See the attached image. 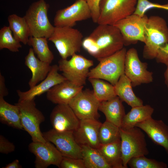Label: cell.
<instances>
[{
  "label": "cell",
  "instance_id": "obj_1",
  "mask_svg": "<svg viewBox=\"0 0 168 168\" xmlns=\"http://www.w3.org/2000/svg\"><path fill=\"white\" fill-rule=\"evenodd\" d=\"M89 36L97 49L98 61L113 54L124 48L122 36L118 29L114 25H99Z\"/></svg>",
  "mask_w": 168,
  "mask_h": 168
},
{
  "label": "cell",
  "instance_id": "obj_2",
  "mask_svg": "<svg viewBox=\"0 0 168 168\" xmlns=\"http://www.w3.org/2000/svg\"><path fill=\"white\" fill-rule=\"evenodd\" d=\"M143 56L147 59L155 58L159 48L168 43V27L161 17L153 16L148 18L145 30Z\"/></svg>",
  "mask_w": 168,
  "mask_h": 168
},
{
  "label": "cell",
  "instance_id": "obj_3",
  "mask_svg": "<svg viewBox=\"0 0 168 168\" xmlns=\"http://www.w3.org/2000/svg\"><path fill=\"white\" fill-rule=\"evenodd\" d=\"M127 51L124 47L113 54L100 59L98 64L90 70L88 78L103 79L114 86L124 73Z\"/></svg>",
  "mask_w": 168,
  "mask_h": 168
},
{
  "label": "cell",
  "instance_id": "obj_4",
  "mask_svg": "<svg viewBox=\"0 0 168 168\" xmlns=\"http://www.w3.org/2000/svg\"><path fill=\"white\" fill-rule=\"evenodd\" d=\"M49 6L45 0H39L32 3L26 11L24 17L29 27L30 36L48 39L51 35L55 26L48 18Z\"/></svg>",
  "mask_w": 168,
  "mask_h": 168
},
{
  "label": "cell",
  "instance_id": "obj_5",
  "mask_svg": "<svg viewBox=\"0 0 168 168\" xmlns=\"http://www.w3.org/2000/svg\"><path fill=\"white\" fill-rule=\"evenodd\" d=\"M54 44L63 59L80 52L83 35L78 30L70 27H55L48 39Z\"/></svg>",
  "mask_w": 168,
  "mask_h": 168
},
{
  "label": "cell",
  "instance_id": "obj_6",
  "mask_svg": "<svg viewBox=\"0 0 168 168\" xmlns=\"http://www.w3.org/2000/svg\"><path fill=\"white\" fill-rule=\"evenodd\" d=\"M121 148L123 165L128 168L132 158L149 154L145 135L142 130L135 126L128 129L120 128Z\"/></svg>",
  "mask_w": 168,
  "mask_h": 168
},
{
  "label": "cell",
  "instance_id": "obj_7",
  "mask_svg": "<svg viewBox=\"0 0 168 168\" xmlns=\"http://www.w3.org/2000/svg\"><path fill=\"white\" fill-rule=\"evenodd\" d=\"M137 0H100L98 25H114L133 14Z\"/></svg>",
  "mask_w": 168,
  "mask_h": 168
},
{
  "label": "cell",
  "instance_id": "obj_8",
  "mask_svg": "<svg viewBox=\"0 0 168 168\" xmlns=\"http://www.w3.org/2000/svg\"><path fill=\"white\" fill-rule=\"evenodd\" d=\"M35 99L18 100L21 124L23 129L31 137L32 142H45L47 141L40 131V125L45 120L42 112L36 106Z\"/></svg>",
  "mask_w": 168,
  "mask_h": 168
},
{
  "label": "cell",
  "instance_id": "obj_9",
  "mask_svg": "<svg viewBox=\"0 0 168 168\" xmlns=\"http://www.w3.org/2000/svg\"><path fill=\"white\" fill-rule=\"evenodd\" d=\"M94 65L93 60L76 54L70 59L61 58L58 61L59 71L67 80L80 86H84L88 78L89 69Z\"/></svg>",
  "mask_w": 168,
  "mask_h": 168
},
{
  "label": "cell",
  "instance_id": "obj_10",
  "mask_svg": "<svg viewBox=\"0 0 168 168\" xmlns=\"http://www.w3.org/2000/svg\"><path fill=\"white\" fill-rule=\"evenodd\" d=\"M147 68V63L140 60L135 49L131 48L127 51L124 73L130 80L133 87L153 81V73Z\"/></svg>",
  "mask_w": 168,
  "mask_h": 168
},
{
  "label": "cell",
  "instance_id": "obj_11",
  "mask_svg": "<svg viewBox=\"0 0 168 168\" xmlns=\"http://www.w3.org/2000/svg\"><path fill=\"white\" fill-rule=\"evenodd\" d=\"M148 17L133 14L116 23L115 26L120 31L124 45L135 44L138 41L144 43L145 26Z\"/></svg>",
  "mask_w": 168,
  "mask_h": 168
},
{
  "label": "cell",
  "instance_id": "obj_12",
  "mask_svg": "<svg viewBox=\"0 0 168 168\" xmlns=\"http://www.w3.org/2000/svg\"><path fill=\"white\" fill-rule=\"evenodd\" d=\"M73 132L53 128L42 133L45 140L53 144L63 156L82 159V147L76 142Z\"/></svg>",
  "mask_w": 168,
  "mask_h": 168
},
{
  "label": "cell",
  "instance_id": "obj_13",
  "mask_svg": "<svg viewBox=\"0 0 168 168\" xmlns=\"http://www.w3.org/2000/svg\"><path fill=\"white\" fill-rule=\"evenodd\" d=\"M91 18L86 1L77 0L71 5L57 11L54 19L55 27H73L77 22Z\"/></svg>",
  "mask_w": 168,
  "mask_h": 168
},
{
  "label": "cell",
  "instance_id": "obj_14",
  "mask_svg": "<svg viewBox=\"0 0 168 168\" xmlns=\"http://www.w3.org/2000/svg\"><path fill=\"white\" fill-rule=\"evenodd\" d=\"M100 102L93 90L86 89L80 91L68 105L80 120L97 119Z\"/></svg>",
  "mask_w": 168,
  "mask_h": 168
},
{
  "label": "cell",
  "instance_id": "obj_15",
  "mask_svg": "<svg viewBox=\"0 0 168 168\" xmlns=\"http://www.w3.org/2000/svg\"><path fill=\"white\" fill-rule=\"evenodd\" d=\"M53 144L47 141L45 142H32L29 145V150L35 156L36 168H46L50 165L59 168L63 156Z\"/></svg>",
  "mask_w": 168,
  "mask_h": 168
},
{
  "label": "cell",
  "instance_id": "obj_16",
  "mask_svg": "<svg viewBox=\"0 0 168 168\" xmlns=\"http://www.w3.org/2000/svg\"><path fill=\"white\" fill-rule=\"evenodd\" d=\"M50 119L53 128L60 132L75 131L80 120L68 105L58 104L54 108Z\"/></svg>",
  "mask_w": 168,
  "mask_h": 168
},
{
  "label": "cell",
  "instance_id": "obj_17",
  "mask_svg": "<svg viewBox=\"0 0 168 168\" xmlns=\"http://www.w3.org/2000/svg\"><path fill=\"white\" fill-rule=\"evenodd\" d=\"M101 124L97 119L80 120L78 128L73 132L76 142L80 146L87 145L98 149L100 145L99 134Z\"/></svg>",
  "mask_w": 168,
  "mask_h": 168
},
{
  "label": "cell",
  "instance_id": "obj_18",
  "mask_svg": "<svg viewBox=\"0 0 168 168\" xmlns=\"http://www.w3.org/2000/svg\"><path fill=\"white\" fill-rule=\"evenodd\" d=\"M59 70L58 65H52L47 77L40 83L30 88L27 91H24L19 90H17L16 92L19 97L18 100L34 99L36 96L47 92L55 85L67 80L62 74L59 73Z\"/></svg>",
  "mask_w": 168,
  "mask_h": 168
},
{
  "label": "cell",
  "instance_id": "obj_19",
  "mask_svg": "<svg viewBox=\"0 0 168 168\" xmlns=\"http://www.w3.org/2000/svg\"><path fill=\"white\" fill-rule=\"evenodd\" d=\"M136 126L144 131L154 143L164 147L168 153V126L162 120L151 117Z\"/></svg>",
  "mask_w": 168,
  "mask_h": 168
},
{
  "label": "cell",
  "instance_id": "obj_20",
  "mask_svg": "<svg viewBox=\"0 0 168 168\" xmlns=\"http://www.w3.org/2000/svg\"><path fill=\"white\" fill-rule=\"evenodd\" d=\"M83 86L77 85L67 80L48 90L46 92V98L48 100L57 105H68L83 90Z\"/></svg>",
  "mask_w": 168,
  "mask_h": 168
},
{
  "label": "cell",
  "instance_id": "obj_21",
  "mask_svg": "<svg viewBox=\"0 0 168 168\" xmlns=\"http://www.w3.org/2000/svg\"><path fill=\"white\" fill-rule=\"evenodd\" d=\"M50 64L36 58L33 49H29L25 58V64L32 73L31 77L28 82L30 88L34 87L46 78L51 68Z\"/></svg>",
  "mask_w": 168,
  "mask_h": 168
},
{
  "label": "cell",
  "instance_id": "obj_22",
  "mask_svg": "<svg viewBox=\"0 0 168 168\" xmlns=\"http://www.w3.org/2000/svg\"><path fill=\"white\" fill-rule=\"evenodd\" d=\"M122 100L117 96L100 102L99 110L105 116L106 120L120 128L125 113Z\"/></svg>",
  "mask_w": 168,
  "mask_h": 168
},
{
  "label": "cell",
  "instance_id": "obj_23",
  "mask_svg": "<svg viewBox=\"0 0 168 168\" xmlns=\"http://www.w3.org/2000/svg\"><path fill=\"white\" fill-rule=\"evenodd\" d=\"M114 87L117 96L132 108L143 105L142 100L133 92L131 81L124 73L121 76Z\"/></svg>",
  "mask_w": 168,
  "mask_h": 168
},
{
  "label": "cell",
  "instance_id": "obj_24",
  "mask_svg": "<svg viewBox=\"0 0 168 168\" xmlns=\"http://www.w3.org/2000/svg\"><path fill=\"white\" fill-rule=\"evenodd\" d=\"M0 120L1 123L18 129H23L20 108L16 104H11L0 97Z\"/></svg>",
  "mask_w": 168,
  "mask_h": 168
},
{
  "label": "cell",
  "instance_id": "obj_25",
  "mask_svg": "<svg viewBox=\"0 0 168 168\" xmlns=\"http://www.w3.org/2000/svg\"><path fill=\"white\" fill-rule=\"evenodd\" d=\"M154 111V109L148 105L132 108L124 116L120 128L128 129L136 126L137 124L152 117Z\"/></svg>",
  "mask_w": 168,
  "mask_h": 168
},
{
  "label": "cell",
  "instance_id": "obj_26",
  "mask_svg": "<svg viewBox=\"0 0 168 168\" xmlns=\"http://www.w3.org/2000/svg\"><path fill=\"white\" fill-rule=\"evenodd\" d=\"M97 149L111 168H125L122 158L120 140L100 144Z\"/></svg>",
  "mask_w": 168,
  "mask_h": 168
},
{
  "label": "cell",
  "instance_id": "obj_27",
  "mask_svg": "<svg viewBox=\"0 0 168 168\" xmlns=\"http://www.w3.org/2000/svg\"><path fill=\"white\" fill-rule=\"evenodd\" d=\"M9 27L15 38L25 45L27 44L30 37L29 29L24 17L13 14L8 17Z\"/></svg>",
  "mask_w": 168,
  "mask_h": 168
},
{
  "label": "cell",
  "instance_id": "obj_28",
  "mask_svg": "<svg viewBox=\"0 0 168 168\" xmlns=\"http://www.w3.org/2000/svg\"><path fill=\"white\" fill-rule=\"evenodd\" d=\"M81 146L85 168H111L97 149L87 145Z\"/></svg>",
  "mask_w": 168,
  "mask_h": 168
},
{
  "label": "cell",
  "instance_id": "obj_29",
  "mask_svg": "<svg viewBox=\"0 0 168 168\" xmlns=\"http://www.w3.org/2000/svg\"><path fill=\"white\" fill-rule=\"evenodd\" d=\"M93 88L94 94L100 101L109 100L116 96L114 86L104 80L88 78Z\"/></svg>",
  "mask_w": 168,
  "mask_h": 168
},
{
  "label": "cell",
  "instance_id": "obj_30",
  "mask_svg": "<svg viewBox=\"0 0 168 168\" xmlns=\"http://www.w3.org/2000/svg\"><path fill=\"white\" fill-rule=\"evenodd\" d=\"M47 39L44 37L30 36L27 44L32 47L39 59L50 64L54 56L49 48Z\"/></svg>",
  "mask_w": 168,
  "mask_h": 168
},
{
  "label": "cell",
  "instance_id": "obj_31",
  "mask_svg": "<svg viewBox=\"0 0 168 168\" xmlns=\"http://www.w3.org/2000/svg\"><path fill=\"white\" fill-rule=\"evenodd\" d=\"M99 135L100 144H108L120 140V128L106 120L100 126Z\"/></svg>",
  "mask_w": 168,
  "mask_h": 168
},
{
  "label": "cell",
  "instance_id": "obj_32",
  "mask_svg": "<svg viewBox=\"0 0 168 168\" xmlns=\"http://www.w3.org/2000/svg\"><path fill=\"white\" fill-rule=\"evenodd\" d=\"M9 26H4L0 30V49H7L13 52H18L22 47L16 39Z\"/></svg>",
  "mask_w": 168,
  "mask_h": 168
},
{
  "label": "cell",
  "instance_id": "obj_33",
  "mask_svg": "<svg viewBox=\"0 0 168 168\" xmlns=\"http://www.w3.org/2000/svg\"><path fill=\"white\" fill-rule=\"evenodd\" d=\"M128 165L131 168H166L167 167L165 163L147 158L145 156L132 158L129 161Z\"/></svg>",
  "mask_w": 168,
  "mask_h": 168
},
{
  "label": "cell",
  "instance_id": "obj_34",
  "mask_svg": "<svg viewBox=\"0 0 168 168\" xmlns=\"http://www.w3.org/2000/svg\"><path fill=\"white\" fill-rule=\"evenodd\" d=\"M153 8L168 10V4L161 5L151 2L148 0H137L136 9L133 14L143 16L148 10Z\"/></svg>",
  "mask_w": 168,
  "mask_h": 168
},
{
  "label": "cell",
  "instance_id": "obj_35",
  "mask_svg": "<svg viewBox=\"0 0 168 168\" xmlns=\"http://www.w3.org/2000/svg\"><path fill=\"white\" fill-rule=\"evenodd\" d=\"M59 168H85L83 161L82 158H75L63 156Z\"/></svg>",
  "mask_w": 168,
  "mask_h": 168
},
{
  "label": "cell",
  "instance_id": "obj_36",
  "mask_svg": "<svg viewBox=\"0 0 168 168\" xmlns=\"http://www.w3.org/2000/svg\"><path fill=\"white\" fill-rule=\"evenodd\" d=\"M100 0H87V2L90 8L91 18L93 22L97 23L100 15L99 4Z\"/></svg>",
  "mask_w": 168,
  "mask_h": 168
},
{
  "label": "cell",
  "instance_id": "obj_37",
  "mask_svg": "<svg viewBox=\"0 0 168 168\" xmlns=\"http://www.w3.org/2000/svg\"><path fill=\"white\" fill-rule=\"evenodd\" d=\"M14 145L9 141L2 135H0V152L2 153L8 154L15 151Z\"/></svg>",
  "mask_w": 168,
  "mask_h": 168
},
{
  "label": "cell",
  "instance_id": "obj_38",
  "mask_svg": "<svg viewBox=\"0 0 168 168\" xmlns=\"http://www.w3.org/2000/svg\"><path fill=\"white\" fill-rule=\"evenodd\" d=\"M155 59L157 63H162L168 66V43L159 48Z\"/></svg>",
  "mask_w": 168,
  "mask_h": 168
},
{
  "label": "cell",
  "instance_id": "obj_39",
  "mask_svg": "<svg viewBox=\"0 0 168 168\" xmlns=\"http://www.w3.org/2000/svg\"><path fill=\"white\" fill-rule=\"evenodd\" d=\"M8 92L6 88L4 77L0 73V97H4L7 95Z\"/></svg>",
  "mask_w": 168,
  "mask_h": 168
},
{
  "label": "cell",
  "instance_id": "obj_40",
  "mask_svg": "<svg viewBox=\"0 0 168 168\" xmlns=\"http://www.w3.org/2000/svg\"><path fill=\"white\" fill-rule=\"evenodd\" d=\"M3 168H21L22 166L19 164V161L17 159H16L12 162L7 164Z\"/></svg>",
  "mask_w": 168,
  "mask_h": 168
},
{
  "label": "cell",
  "instance_id": "obj_41",
  "mask_svg": "<svg viewBox=\"0 0 168 168\" xmlns=\"http://www.w3.org/2000/svg\"><path fill=\"white\" fill-rule=\"evenodd\" d=\"M164 76L165 82L168 89V66H167V68L164 72Z\"/></svg>",
  "mask_w": 168,
  "mask_h": 168
},
{
  "label": "cell",
  "instance_id": "obj_42",
  "mask_svg": "<svg viewBox=\"0 0 168 168\" xmlns=\"http://www.w3.org/2000/svg\"><path fill=\"white\" fill-rule=\"evenodd\" d=\"M83 0L85 1H87V0Z\"/></svg>",
  "mask_w": 168,
  "mask_h": 168
}]
</instances>
